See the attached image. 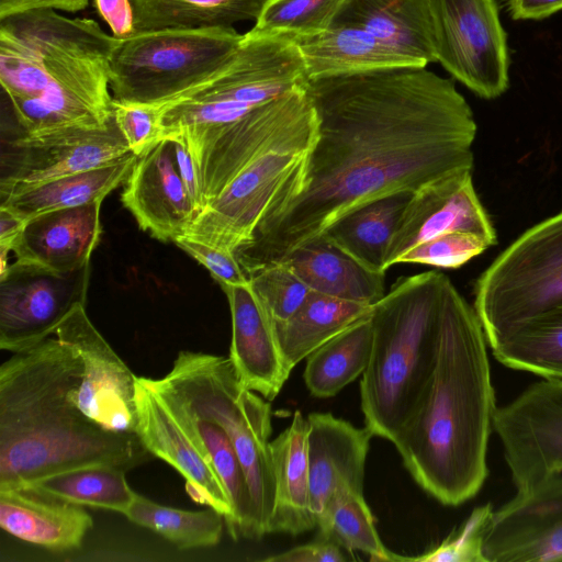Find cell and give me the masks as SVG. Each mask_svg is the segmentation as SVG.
<instances>
[{
	"mask_svg": "<svg viewBox=\"0 0 562 562\" xmlns=\"http://www.w3.org/2000/svg\"><path fill=\"white\" fill-rule=\"evenodd\" d=\"M316 142L296 186L236 255L249 274L375 199L473 170L477 125L454 82L426 67L311 80Z\"/></svg>",
	"mask_w": 562,
	"mask_h": 562,
	"instance_id": "1",
	"label": "cell"
},
{
	"mask_svg": "<svg viewBox=\"0 0 562 562\" xmlns=\"http://www.w3.org/2000/svg\"><path fill=\"white\" fill-rule=\"evenodd\" d=\"M486 346L474 307L448 278L434 373L392 442L415 482L443 505L474 497L488 474L497 406Z\"/></svg>",
	"mask_w": 562,
	"mask_h": 562,
	"instance_id": "2",
	"label": "cell"
},
{
	"mask_svg": "<svg viewBox=\"0 0 562 562\" xmlns=\"http://www.w3.org/2000/svg\"><path fill=\"white\" fill-rule=\"evenodd\" d=\"M79 357L56 337L0 366V491L91 464L128 471L151 456L136 434L109 430L69 398Z\"/></svg>",
	"mask_w": 562,
	"mask_h": 562,
	"instance_id": "3",
	"label": "cell"
},
{
	"mask_svg": "<svg viewBox=\"0 0 562 562\" xmlns=\"http://www.w3.org/2000/svg\"><path fill=\"white\" fill-rule=\"evenodd\" d=\"M116 42L95 21L55 10L2 19V94L35 98L80 126H103L113 116L109 64Z\"/></svg>",
	"mask_w": 562,
	"mask_h": 562,
	"instance_id": "4",
	"label": "cell"
},
{
	"mask_svg": "<svg viewBox=\"0 0 562 562\" xmlns=\"http://www.w3.org/2000/svg\"><path fill=\"white\" fill-rule=\"evenodd\" d=\"M447 279L436 270L398 278L373 305L371 356L360 381L361 411L373 436L393 442L429 384Z\"/></svg>",
	"mask_w": 562,
	"mask_h": 562,
	"instance_id": "5",
	"label": "cell"
},
{
	"mask_svg": "<svg viewBox=\"0 0 562 562\" xmlns=\"http://www.w3.org/2000/svg\"><path fill=\"white\" fill-rule=\"evenodd\" d=\"M155 381L226 431L247 479L254 539L269 533L274 509L269 401L240 382L228 357L205 352L180 351L171 370Z\"/></svg>",
	"mask_w": 562,
	"mask_h": 562,
	"instance_id": "6",
	"label": "cell"
},
{
	"mask_svg": "<svg viewBox=\"0 0 562 562\" xmlns=\"http://www.w3.org/2000/svg\"><path fill=\"white\" fill-rule=\"evenodd\" d=\"M308 82L303 57L292 40L248 31L223 67L161 105V136L224 126Z\"/></svg>",
	"mask_w": 562,
	"mask_h": 562,
	"instance_id": "7",
	"label": "cell"
},
{
	"mask_svg": "<svg viewBox=\"0 0 562 562\" xmlns=\"http://www.w3.org/2000/svg\"><path fill=\"white\" fill-rule=\"evenodd\" d=\"M243 40L233 26L162 29L117 38L109 64L113 99L168 103L223 67Z\"/></svg>",
	"mask_w": 562,
	"mask_h": 562,
	"instance_id": "8",
	"label": "cell"
},
{
	"mask_svg": "<svg viewBox=\"0 0 562 562\" xmlns=\"http://www.w3.org/2000/svg\"><path fill=\"white\" fill-rule=\"evenodd\" d=\"M474 294L491 348L522 324L562 307V211L504 249L477 278Z\"/></svg>",
	"mask_w": 562,
	"mask_h": 562,
	"instance_id": "9",
	"label": "cell"
},
{
	"mask_svg": "<svg viewBox=\"0 0 562 562\" xmlns=\"http://www.w3.org/2000/svg\"><path fill=\"white\" fill-rule=\"evenodd\" d=\"M317 115L251 160L194 220L186 236L236 252L270 207L299 182L316 142Z\"/></svg>",
	"mask_w": 562,
	"mask_h": 562,
	"instance_id": "10",
	"label": "cell"
},
{
	"mask_svg": "<svg viewBox=\"0 0 562 562\" xmlns=\"http://www.w3.org/2000/svg\"><path fill=\"white\" fill-rule=\"evenodd\" d=\"M436 61L477 97L509 87L507 33L496 0H429Z\"/></svg>",
	"mask_w": 562,
	"mask_h": 562,
	"instance_id": "11",
	"label": "cell"
},
{
	"mask_svg": "<svg viewBox=\"0 0 562 562\" xmlns=\"http://www.w3.org/2000/svg\"><path fill=\"white\" fill-rule=\"evenodd\" d=\"M307 88L294 89L224 126L169 134L180 136L192 156L203 210L251 160L316 115Z\"/></svg>",
	"mask_w": 562,
	"mask_h": 562,
	"instance_id": "12",
	"label": "cell"
},
{
	"mask_svg": "<svg viewBox=\"0 0 562 562\" xmlns=\"http://www.w3.org/2000/svg\"><path fill=\"white\" fill-rule=\"evenodd\" d=\"M132 153L114 116L103 126L20 133L2 145L0 201Z\"/></svg>",
	"mask_w": 562,
	"mask_h": 562,
	"instance_id": "13",
	"label": "cell"
},
{
	"mask_svg": "<svg viewBox=\"0 0 562 562\" xmlns=\"http://www.w3.org/2000/svg\"><path fill=\"white\" fill-rule=\"evenodd\" d=\"M90 270V263L70 272L9 263L0 272V348L20 352L54 335L78 305H86Z\"/></svg>",
	"mask_w": 562,
	"mask_h": 562,
	"instance_id": "14",
	"label": "cell"
},
{
	"mask_svg": "<svg viewBox=\"0 0 562 562\" xmlns=\"http://www.w3.org/2000/svg\"><path fill=\"white\" fill-rule=\"evenodd\" d=\"M493 430L517 490L562 474V381L542 379L497 407Z\"/></svg>",
	"mask_w": 562,
	"mask_h": 562,
	"instance_id": "15",
	"label": "cell"
},
{
	"mask_svg": "<svg viewBox=\"0 0 562 562\" xmlns=\"http://www.w3.org/2000/svg\"><path fill=\"white\" fill-rule=\"evenodd\" d=\"M54 335L82 363L80 384L69 393L72 403L109 430L136 434L137 376L92 324L86 305H78Z\"/></svg>",
	"mask_w": 562,
	"mask_h": 562,
	"instance_id": "16",
	"label": "cell"
},
{
	"mask_svg": "<svg viewBox=\"0 0 562 562\" xmlns=\"http://www.w3.org/2000/svg\"><path fill=\"white\" fill-rule=\"evenodd\" d=\"M486 562L562 561V475L517 490L494 509L484 542Z\"/></svg>",
	"mask_w": 562,
	"mask_h": 562,
	"instance_id": "17",
	"label": "cell"
},
{
	"mask_svg": "<svg viewBox=\"0 0 562 562\" xmlns=\"http://www.w3.org/2000/svg\"><path fill=\"white\" fill-rule=\"evenodd\" d=\"M451 232L480 235L492 246L496 231L473 184L472 170L435 180L412 193L386 252L385 271L416 245Z\"/></svg>",
	"mask_w": 562,
	"mask_h": 562,
	"instance_id": "18",
	"label": "cell"
},
{
	"mask_svg": "<svg viewBox=\"0 0 562 562\" xmlns=\"http://www.w3.org/2000/svg\"><path fill=\"white\" fill-rule=\"evenodd\" d=\"M121 201L155 239L173 243L187 234L199 212L178 172L171 139L160 137L136 156Z\"/></svg>",
	"mask_w": 562,
	"mask_h": 562,
	"instance_id": "19",
	"label": "cell"
},
{
	"mask_svg": "<svg viewBox=\"0 0 562 562\" xmlns=\"http://www.w3.org/2000/svg\"><path fill=\"white\" fill-rule=\"evenodd\" d=\"M135 401L136 435L148 452L181 474L192 501L218 510L228 524L232 506L222 481L147 384L145 376L136 379Z\"/></svg>",
	"mask_w": 562,
	"mask_h": 562,
	"instance_id": "20",
	"label": "cell"
},
{
	"mask_svg": "<svg viewBox=\"0 0 562 562\" xmlns=\"http://www.w3.org/2000/svg\"><path fill=\"white\" fill-rule=\"evenodd\" d=\"M222 290L232 317L228 358L247 389L273 401L291 373L279 345L274 321L249 283Z\"/></svg>",
	"mask_w": 562,
	"mask_h": 562,
	"instance_id": "21",
	"label": "cell"
},
{
	"mask_svg": "<svg viewBox=\"0 0 562 562\" xmlns=\"http://www.w3.org/2000/svg\"><path fill=\"white\" fill-rule=\"evenodd\" d=\"M306 419L311 507L317 524L339 487L363 493L366 460L373 434L330 413H311Z\"/></svg>",
	"mask_w": 562,
	"mask_h": 562,
	"instance_id": "22",
	"label": "cell"
},
{
	"mask_svg": "<svg viewBox=\"0 0 562 562\" xmlns=\"http://www.w3.org/2000/svg\"><path fill=\"white\" fill-rule=\"evenodd\" d=\"M102 201L36 215L26 221L13 243L14 260L55 272L90 263L100 241Z\"/></svg>",
	"mask_w": 562,
	"mask_h": 562,
	"instance_id": "23",
	"label": "cell"
},
{
	"mask_svg": "<svg viewBox=\"0 0 562 562\" xmlns=\"http://www.w3.org/2000/svg\"><path fill=\"white\" fill-rule=\"evenodd\" d=\"M146 382L222 481L232 506V518L226 524L231 537L235 540L254 539L252 503L247 479L226 431L158 385L155 379L146 378Z\"/></svg>",
	"mask_w": 562,
	"mask_h": 562,
	"instance_id": "24",
	"label": "cell"
},
{
	"mask_svg": "<svg viewBox=\"0 0 562 562\" xmlns=\"http://www.w3.org/2000/svg\"><path fill=\"white\" fill-rule=\"evenodd\" d=\"M331 24L357 25L418 67L436 63L429 0H341Z\"/></svg>",
	"mask_w": 562,
	"mask_h": 562,
	"instance_id": "25",
	"label": "cell"
},
{
	"mask_svg": "<svg viewBox=\"0 0 562 562\" xmlns=\"http://www.w3.org/2000/svg\"><path fill=\"white\" fill-rule=\"evenodd\" d=\"M0 526L25 542L65 552L81 547L93 520L81 505L15 488L0 491Z\"/></svg>",
	"mask_w": 562,
	"mask_h": 562,
	"instance_id": "26",
	"label": "cell"
},
{
	"mask_svg": "<svg viewBox=\"0 0 562 562\" xmlns=\"http://www.w3.org/2000/svg\"><path fill=\"white\" fill-rule=\"evenodd\" d=\"M307 434V419L295 411L291 424L270 441L274 509L269 533L297 536L317 527L311 507Z\"/></svg>",
	"mask_w": 562,
	"mask_h": 562,
	"instance_id": "27",
	"label": "cell"
},
{
	"mask_svg": "<svg viewBox=\"0 0 562 562\" xmlns=\"http://www.w3.org/2000/svg\"><path fill=\"white\" fill-rule=\"evenodd\" d=\"M293 42L301 52L310 81L418 67L357 25L330 24L318 34Z\"/></svg>",
	"mask_w": 562,
	"mask_h": 562,
	"instance_id": "28",
	"label": "cell"
},
{
	"mask_svg": "<svg viewBox=\"0 0 562 562\" xmlns=\"http://www.w3.org/2000/svg\"><path fill=\"white\" fill-rule=\"evenodd\" d=\"M280 260L314 292L368 305L385 295V273L366 268L323 235Z\"/></svg>",
	"mask_w": 562,
	"mask_h": 562,
	"instance_id": "29",
	"label": "cell"
},
{
	"mask_svg": "<svg viewBox=\"0 0 562 562\" xmlns=\"http://www.w3.org/2000/svg\"><path fill=\"white\" fill-rule=\"evenodd\" d=\"M412 193H393L362 204L322 235L366 268L385 273L386 252Z\"/></svg>",
	"mask_w": 562,
	"mask_h": 562,
	"instance_id": "30",
	"label": "cell"
},
{
	"mask_svg": "<svg viewBox=\"0 0 562 562\" xmlns=\"http://www.w3.org/2000/svg\"><path fill=\"white\" fill-rule=\"evenodd\" d=\"M135 160L136 155L130 153L108 165L55 179L1 200L0 207L27 221L46 212L103 201L125 182Z\"/></svg>",
	"mask_w": 562,
	"mask_h": 562,
	"instance_id": "31",
	"label": "cell"
},
{
	"mask_svg": "<svg viewBox=\"0 0 562 562\" xmlns=\"http://www.w3.org/2000/svg\"><path fill=\"white\" fill-rule=\"evenodd\" d=\"M373 305L312 291L284 323L276 324L277 337L290 371L311 352L356 322L371 315Z\"/></svg>",
	"mask_w": 562,
	"mask_h": 562,
	"instance_id": "32",
	"label": "cell"
},
{
	"mask_svg": "<svg viewBox=\"0 0 562 562\" xmlns=\"http://www.w3.org/2000/svg\"><path fill=\"white\" fill-rule=\"evenodd\" d=\"M373 330L371 315L356 322L311 352L304 382L315 397L335 396L368 367Z\"/></svg>",
	"mask_w": 562,
	"mask_h": 562,
	"instance_id": "33",
	"label": "cell"
},
{
	"mask_svg": "<svg viewBox=\"0 0 562 562\" xmlns=\"http://www.w3.org/2000/svg\"><path fill=\"white\" fill-rule=\"evenodd\" d=\"M125 473L106 464L83 465L37 479L22 488L42 497L124 515L137 494L127 484Z\"/></svg>",
	"mask_w": 562,
	"mask_h": 562,
	"instance_id": "34",
	"label": "cell"
},
{
	"mask_svg": "<svg viewBox=\"0 0 562 562\" xmlns=\"http://www.w3.org/2000/svg\"><path fill=\"white\" fill-rule=\"evenodd\" d=\"M266 0H132L137 32L232 27L256 21Z\"/></svg>",
	"mask_w": 562,
	"mask_h": 562,
	"instance_id": "35",
	"label": "cell"
},
{
	"mask_svg": "<svg viewBox=\"0 0 562 562\" xmlns=\"http://www.w3.org/2000/svg\"><path fill=\"white\" fill-rule=\"evenodd\" d=\"M492 351L508 368L562 381V307L517 327Z\"/></svg>",
	"mask_w": 562,
	"mask_h": 562,
	"instance_id": "36",
	"label": "cell"
},
{
	"mask_svg": "<svg viewBox=\"0 0 562 562\" xmlns=\"http://www.w3.org/2000/svg\"><path fill=\"white\" fill-rule=\"evenodd\" d=\"M318 537L349 551L357 550L371 561H411L386 549L374 526V518L363 493L339 487L317 519Z\"/></svg>",
	"mask_w": 562,
	"mask_h": 562,
	"instance_id": "37",
	"label": "cell"
},
{
	"mask_svg": "<svg viewBox=\"0 0 562 562\" xmlns=\"http://www.w3.org/2000/svg\"><path fill=\"white\" fill-rule=\"evenodd\" d=\"M124 516L184 550L216 546L225 524L223 514L212 507L184 510L155 503L139 494Z\"/></svg>",
	"mask_w": 562,
	"mask_h": 562,
	"instance_id": "38",
	"label": "cell"
},
{
	"mask_svg": "<svg viewBox=\"0 0 562 562\" xmlns=\"http://www.w3.org/2000/svg\"><path fill=\"white\" fill-rule=\"evenodd\" d=\"M341 0H266L254 33L299 40L318 34L331 24Z\"/></svg>",
	"mask_w": 562,
	"mask_h": 562,
	"instance_id": "39",
	"label": "cell"
},
{
	"mask_svg": "<svg viewBox=\"0 0 562 562\" xmlns=\"http://www.w3.org/2000/svg\"><path fill=\"white\" fill-rule=\"evenodd\" d=\"M249 284L274 324L286 322L304 303L312 290L282 260L251 271Z\"/></svg>",
	"mask_w": 562,
	"mask_h": 562,
	"instance_id": "40",
	"label": "cell"
},
{
	"mask_svg": "<svg viewBox=\"0 0 562 562\" xmlns=\"http://www.w3.org/2000/svg\"><path fill=\"white\" fill-rule=\"evenodd\" d=\"M493 505L475 507L461 527L440 544L411 561L420 562H486L484 542L493 516Z\"/></svg>",
	"mask_w": 562,
	"mask_h": 562,
	"instance_id": "41",
	"label": "cell"
},
{
	"mask_svg": "<svg viewBox=\"0 0 562 562\" xmlns=\"http://www.w3.org/2000/svg\"><path fill=\"white\" fill-rule=\"evenodd\" d=\"M492 244L468 232H451L420 243L402 255L397 263H422L457 269L484 252Z\"/></svg>",
	"mask_w": 562,
	"mask_h": 562,
	"instance_id": "42",
	"label": "cell"
},
{
	"mask_svg": "<svg viewBox=\"0 0 562 562\" xmlns=\"http://www.w3.org/2000/svg\"><path fill=\"white\" fill-rule=\"evenodd\" d=\"M161 105L120 102L113 99V116L130 150L138 156L161 137Z\"/></svg>",
	"mask_w": 562,
	"mask_h": 562,
	"instance_id": "43",
	"label": "cell"
},
{
	"mask_svg": "<svg viewBox=\"0 0 562 562\" xmlns=\"http://www.w3.org/2000/svg\"><path fill=\"white\" fill-rule=\"evenodd\" d=\"M173 243L202 265L222 289L249 283V277L236 252L187 236H181Z\"/></svg>",
	"mask_w": 562,
	"mask_h": 562,
	"instance_id": "44",
	"label": "cell"
},
{
	"mask_svg": "<svg viewBox=\"0 0 562 562\" xmlns=\"http://www.w3.org/2000/svg\"><path fill=\"white\" fill-rule=\"evenodd\" d=\"M269 562H342L346 561L340 547L317 537L311 543L294 547L285 552L263 559Z\"/></svg>",
	"mask_w": 562,
	"mask_h": 562,
	"instance_id": "45",
	"label": "cell"
},
{
	"mask_svg": "<svg viewBox=\"0 0 562 562\" xmlns=\"http://www.w3.org/2000/svg\"><path fill=\"white\" fill-rule=\"evenodd\" d=\"M93 3L114 37L123 40L136 33L132 0H93Z\"/></svg>",
	"mask_w": 562,
	"mask_h": 562,
	"instance_id": "46",
	"label": "cell"
},
{
	"mask_svg": "<svg viewBox=\"0 0 562 562\" xmlns=\"http://www.w3.org/2000/svg\"><path fill=\"white\" fill-rule=\"evenodd\" d=\"M165 137L171 139L173 143L175 159L178 172L200 214L203 211L200 182L194 161L187 147V144L178 135H169Z\"/></svg>",
	"mask_w": 562,
	"mask_h": 562,
	"instance_id": "47",
	"label": "cell"
},
{
	"mask_svg": "<svg viewBox=\"0 0 562 562\" xmlns=\"http://www.w3.org/2000/svg\"><path fill=\"white\" fill-rule=\"evenodd\" d=\"M89 0H0V20L33 10L78 12Z\"/></svg>",
	"mask_w": 562,
	"mask_h": 562,
	"instance_id": "48",
	"label": "cell"
},
{
	"mask_svg": "<svg viewBox=\"0 0 562 562\" xmlns=\"http://www.w3.org/2000/svg\"><path fill=\"white\" fill-rule=\"evenodd\" d=\"M504 5L515 21H538L562 11V0H505Z\"/></svg>",
	"mask_w": 562,
	"mask_h": 562,
	"instance_id": "49",
	"label": "cell"
},
{
	"mask_svg": "<svg viewBox=\"0 0 562 562\" xmlns=\"http://www.w3.org/2000/svg\"><path fill=\"white\" fill-rule=\"evenodd\" d=\"M26 221L16 216L9 210L0 207V249L1 251H11V247Z\"/></svg>",
	"mask_w": 562,
	"mask_h": 562,
	"instance_id": "50",
	"label": "cell"
}]
</instances>
